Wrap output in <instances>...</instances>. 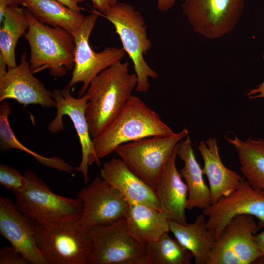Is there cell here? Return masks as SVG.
I'll return each mask as SVG.
<instances>
[{
	"label": "cell",
	"instance_id": "9c48e42d",
	"mask_svg": "<svg viewBox=\"0 0 264 264\" xmlns=\"http://www.w3.org/2000/svg\"><path fill=\"white\" fill-rule=\"evenodd\" d=\"M259 230L254 217L233 218L212 247L207 264H251L261 257L254 235Z\"/></svg>",
	"mask_w": 264,
	"mask_h": 264
},
{
	"label": "cell",
	"instance_id": "d6a6232c",
	"mask_svg": "<svg viewBox=\"0 0 264 264\" xmlns=\"http://www.w3.org/2000/svg\"><path fill=\"white\" fill-rule=\"evenodd\" d=\"M62 3L71 10L75 11L80 12L81 7L79 6L80 3L85 2L86 0H56Z\"/></svg>",
	"mask_w": 264,
	"mask_h": 264
},
{
	"label": "cell",
	"instance_id": "ffe728a7",
	"mask_svg": "<svg viewBox=\"0 0 264 264\" xmlns=\"http://www.w3.org/2000/svg\"><path fill=\"white\" fill-rule=\"evenodd\" d=\"M176 154L184 163L180 173L188 190L186 209L202 210L211 204L210 190L204 180L202 169L196 158L189 135L178 143Z\"/></svg>",
	"mask_w": 264,
	"mask_h": 264
},
{
	"label": "cell",
	"instance_id": "5b68a950",
	"mask_svg": "<svg viewBox=\"0 0 264 264\" xmlns=\"http://www.w3.org/2000/svg\"><path fill=\"white\" fill-rule=\"evenodd\" d=\"M100 15L113 25L123 49L132 62L137 78L135 91L148 92L150 88L149 78L155 79L158 76L144 57L152 44L148 37L147 26L142 15L132 5L119 2Z\"/></svg>",
	"mask_w": 264,
	"mask_h": 264
},
{
	"label": "cell",
	"instance_id": "8992f818",
	"mask_svg": "<svg viewBox=\"0 0 264 264\" xmlns=\"http://www.w3.org/2000/svg\"><path fill=\"white\" fill-rule=\"evenodd\" d=\"M27 185L14 192L15 205L24 215L38 223H49L64 220L80 219L83 203L79 198H70L54 193L31 170L24 173Z\"/></svg>",
	"mask_w": 264,
	"mask_h": 264
},
{
	"label": "cell",
	"instance_id": "7a4b0ae2",
	"mask_svg": "<svg viewBox=\"0 0 264 264\" xmlns=\"http://www.w3.org/2000/svg\"><path fill=\"white\" fill-rule=\"evenodd\" d=\"M29 27L24 35L30 47L28 61L33 74L48 69L54 77H61L73 69L75 41L73 36L59 26L44 24L25 8Z\"/></svg>",
	"mask_w": 264,
	"mask_h": 264
},
{
	"label": "cell",
	"instance_id": "7c38bea8",
	"mask_svg": "<svg viewBox=\"0 0 264 264\" xmlns=\"http://www.w3.org/2000/svg\"><path fill=\"white\" fill-rule=\"evenodd\" d=\"M70 91V89L65 88L52 91L57 113L54 119L49 124L48 130L53 133L63 131L65 128L63 116L67 115L69 117L79 137L82 151L81 162L77 167L73 168V171L81 173L84 183L87 184L89 180L88 166L94 163L99 166L101 162L94 148L86 117L88 95L86 92L83 96L76 98L71 95Z\"/></svg>",
	"mask_w": 264,
	"mask_h": 264
},
{
	"label": "cell",
	"instance_id": "1f68e13d",
	"mask_svg": "<svg viewBox=\"0 0 264 264\" xmlns=\"http://www.w3.org/2000/svg\"><path fill=\"white\" fill-rule=\"evenodd\" d=\"M264 61V55H263ZM246 95L250 99L264 98V81L256 88L249 90Z\"/></svg>",
	"mask_w": 264,
	"mask_h": 264
},
{
	"label": "cell",
	"instance_id": "5bb4252c",
	"mask_svg": "<svg viewBox=\"0 0 264 264\" xmlns=\"http://www.w3.org/2000/svg\"><path fill=\"white\" fill-rule=\"evenodd\" d=\"M202 214L207 217V227L215 232L216 239L230 220L240 215L256 218L260 230L264 228V194L244 179L231 194L203 209Z\"/></svg>",
	"mask_w": 264,
	"mask_h": 264
},
{
	"label": "cell",
	"instance_id": "ba28073f",
	"mask_svg": "<svg viewBox=\"0 0 264 264\" xmlns=\"http://www.w3.org/2000/svg\"><path fill=\"white\" fill-rule=\"evenodd\" d=\"M89 231L93 247L89 264H147L145 245L131 234L126 218Z\"/></svg>",
	"mask_w": 264,
	"mask_h": 264
},
{
	"label": "cell",
	"instance_id": "7402d4cb",
	"mask_svg": "<svg viewBox=\"0 0 264 264\" xmlns=\"http://www.w3.org/2000/svg\"><path fill=\"white\" fill-rule=\"evenodd\" d=\"M126 218L131 234L144 245L170 231L166 214L145 204L129 203Z\"/></svg>",
	"mask_w": 264,
	"mask_h": 264
},
{
	"label": "cell",
	"instance_id": "836d02e7",
	"mask_svg": "<svg viewBox=\"0 0 264 264\" xmlns=\"http://www.w3.org/2000/svg\"><path fill=\"white\" fill-rule=\"evenodd\" d=\"M177 0H157V9L161 12H166L171 9Z\"/></svg>",
	"mask_w": 264,
	"mask_h": 264
},
{
	"label": "cell",
	"instance_id": "f546056e",
	"mask_svg": "<svg viewBox=\"0 0 264 264\" xmlns=\"http://www.w3.org/2000/svg\"><path fill=\"white\" fill-rule=\"evenodd\" d=\"M93 7L103 14L118 2V0H91Z\"/></svg>",
	"mask_w": 264,
	"mask_h": 264
},
{
	"label": "cell",
	"instance_id": "4fadbf2b",
	"mask_svg": "<svg viewBox=\"0 0 264 264\" xmlns=\"http://www.w3.org/2000/svg\"><path fill=\"white\" fill-rule=\"evenodd\" d=\"M77 197L83 203L80 221L88 230L126 218L129 208V203L121 192L98 176L84 187Z\"/></svg>",
	"mask_w": 264,
	"mask_h": 264
},
{
	"label": "cell",
	"instance_id": "d6986e66",
	"mask_svg": "<svg viewBox=\"0 0 264 264\" xmlns=\"http://www.w3.org/2000/svg\"><path fill=\"white\" fill-rule=\"evenodd\" d=\"M198 149L204 163L203 175L209 182L211 204H213L235 191L244 178L224 165L215 138H210L205 142L201 141Z\"/></svg>",
	"mask_w": 264,
	"mask_h": 264
},
{
	"label": "cell",
	"instance_id": "2e32d148",
	"mask_svg": "<svg viewBox=\"0 0 264 264\" xmlns=\"http://www.w3.org/2000/svg\"><path fill=\"white\" fill-rule=\"evenodd\" d=\"M37 222L22 214L11 199L0 197V233L32 264H47L36 242Z\"/></svg>",
	"mask_w": 264,
	"mask_h": 264
},
{
	"label": "cell",
	"instance_id": "ac0fdd59",
	"mask_svg": "<svg viewBox=\"0 0 264 264\" xmlns=\"http://www.w3.org/2000/svg\"><path fill=\"white\" fill-rule=\"evenodd\" d=\"M100 176L119 190L129 203L143 204L161 211L154 190L132 172L121 158L105 162Z\"/></svg>",
	"mask_w": 264,
	"mask_h": 264
},
{
	"label": "cell",
	"instance_id": "4316f807",
	"mask_svg": "<svg viewBox=\"0 0 264 264\" xmlns=\"http://www.w3.org/2000/svg\"><path fill=\"white\" fill-rule=\"evenodd\" d=\"M168 233L145 244L147 264H190L192 253Z\"/></svg>",
	"mask_w": 264,
	"mask_h": 264
},
{
	"label": "cell",
	"instance_id": "cb8c5ba5",
	"mask_svg": "<svg viewBox=\"0 0 264 264\" xmlns=\"http://www.w3.org/2000/svg\"><path fill=\"white\" fill-rule=\"evenodd\" d=\"M236 149L243 177L264 194V139L225 138Z\"/></svg>",
	"mask_w": 264,
	"mask_h": 264
},
{
	"label": "cell",
	"instance_id": "8fae6325",
	"mask_svg": "<svg viewBox=\"0 0 264 264\" xmlns=\"http://www.w3.org/2000/svg\"><path fill=\"white\" fill-rule=\"evenodd\" d=\"M244 5L243 0H184L181 6L195 32L216 39L234 28Z\"/></svg>",
	"mask_w": 264,
	"mask_h": 264
},
{
	"label": "cell",
	"instance_id": "277c9868",
	"mask_svg": "<svg viewBox=\"0 0 264 264\" xmlns=\"http://www.w3.org/2000/svg\"><path fill=\"white\" fill-rule=\"evenodd\" d=\"M35 239L47 264H89L93 241L80 219L37 223Z\"/></svg>",
	"mask_w": 264,
	"mask_h": 264
},
{
	"label": "cell",
	"instance_id": "d4e9b609",
	"mask_svg": "<svg viewBox=\"0 0 264 264\" xmlns=\"http://www.w3.org/2000/svg\"><path fill=\"white\" fill-rule=\"evenodd\" d=\"M0 56L7 68L16 66L15 48L19 38L29 27L25 8L8 6L0 21Z\"/></svg>",
	"mask_w": 264,
	"mask_h": 264
},
{
	"label": "cell",
	"instance_id": "30bf717a",
	"mask_svg": "<svg viewBox=\"0 0 264 264\" xmlns=\"http://www.w3.org/2000/svg\"><path fill=\"white\" fill-rule=\"evenodd\" d=\"M99 14L95 11L86 16L80 29L73 36L75 48L74 66L71 78L65 88L70 89L75 84L82 83L79 91V97L86 92L91 80L101 71L121 61L125 57L123 48L106 47L99 52L94 51L91 47L89 39Z\"/></svg>",
	"mask_w": 264,
	"mask_h": 264
},
{
	"label": "cell",
	"instance_id": "6da1fadb",
	"mask_svg": "<svg viewBox=\"0 0 264 264\" xmlns=\"http://www.w3.org/2000/svg\"><path fill=\"white\" fill-rule=\"evenodd\" d=\"M137 84L129 71V63L119 61L107 67L90 82L86 114L90 135L103 133L121 113Z\"/></svg>",
	"mask_w": 264,
	"mask_h": 264
},
{
	"label": "cell",
	"instance_id": "e0dca14e",
	"mask_svg": "<svg viewBox=\"0 0 264 264\" xmlns=\"http://www.w3.org/2000/svg\"><path fill=\"white\" fill-rule=\"evenodd\" d=\"M177 145L170 155L154 190L161 210L168 220L186 225L188 190L176 166Z\"/></svg>",
	"mask_w": 264,
	"mask_h": 264
},
{
	"label": "cell",
	"instance_id": "83f0119b",
	"mask_svg": "<svg viewBox=\"0 0 264 264\" xmlns=\"http://www.w3.org/2000/svg\"><path fill=\"white\" fill-rule=\"evenodd\" d=\"M27 179L14 167L0 165V184L13 192L22 191L27 185Z\"/></svg>",
	"mask_w": 264,
	"mask_h": 264
},
{
	"label": "cell",
	"instance_id": "e575fe53",
	"mask_svg": "<svg viewBox=\"0 0 264 264\" xmlns=\"http://www.w3.org/2000/svg\"><path fill=\"white\" fill-rule=\"evenodd\" d=\"M9 6H19L22 5L21 0H3Z\"/></svg>",
	"mask_w": 264,
	"mask_h": 264
},
{
	"label": "cell",
	"instance_id": "52a82bcc",
	"mask_svg": "<svg viewBox=\"0 0 264 264\" xmlns=\"http://www.w3.org/2000/svg\"><path fill=\"white\" fill-rule=\"evenodd\" d=\"M189 135L183 128L169 136H153L119 145L115 150L136 176L154 189L166 163L177 144Z\"/></svg>",
	"mask_w": 264,
	"mask_h": 264
},
{
	"label": "cell",
	"instance_id": "603a6c76",
	"mask_svg": "<svg viewBox=\"0 0 264 264\" xmlns=\"http://www.w3.org/2000/svg\"><path fill=\"white\" fill-rule=\"evenodd\" d=\"M22 5L41 23L61 27L73 35L81 27L85 17L56 0H21Z\"/></svg>",
	"mask_w": 264,
	"mask_h": 264
},
{
	"label": "cell",
	"instance_id": "3957f363",
	"mask_svg": "<svg viewBox=\"0 0 264 264\" xmlns=\"http://www.w3.org/2000/svg\"><path fill=\"white\" fill-rule=\"evenodd\" d=\"M159 115L137 96L132 95L119 115L98 137L92 139L100 159L120 145L153 136L174 134Z\"/></svg>",
	"mask_w": 264,
	"mask_h": 264
},
{
	"label": "cell",
	"instance_id": "44dd1931",
	"mask_svg": "<svg viewBox=\"0 0 264 264\" xmlns=\"http://www.w3.org/2000/svg\"><path fill=\"white\" fill-rule=\"evenodd\" d=\"M169 230L180 243L193 254L196 264H207L215 232L208 228L203 214L198 215L192 223L186 225L168 220Z\"/></svg>",
	"mask_w": 264,
	"mask_h": 264
},
{
	"label": "cell",
	"instance_id": "9a60e30c",
	"mask_svg": "<svg viewBox=\"0 0 264 264\" xmlns=\"http://www.w3.org/2000/svg\"><path fill=\"white\" fill-rule=\"evenodd\" d=\"M12 99L24 106L39 105L43 107H55L52 91L31 71L27 53L23 52L20 63L15 67L7 68L0 56V102Z\"/></svg>",
	"mask_w": 264,
	"mask_h": 264
},
{
	"label": "cell",
	"instance_id": "484cf974",
	"mask_svg": "<svg viewBox=\"0 0 264 264\" xmlns=\"http://www.w3.org/2000/svg\"><path fill=\"white\" fill-rule=\"evenodd\" d=\"M11 112V108L8 102L4 100L0 105V148L2 152L13 149H18L26 153L43 165L60 171L71 173L72 166L64 159L59 157H46L31 150L25 147L17 138L12 131L8 120Z\"/></svg>",
	"mask_w": 264,
	"mask_h": 264
},
{
	"label": "cell",
	"instance_id": "4dcf8cb0",
	"mask_svg": "<svg viewBox=\"0 0 264 264\" xmlns=\"http://www.w3.org/2000/svg\"><path fill=\"white\" fill-rule=\"evenodd\" d=\"M254 240L261 254V257L255 263L264 264V230L255 234L254 235Z\"/></svg>",
	"mask_w": 264,
	"mask_h": 264
},
{
	"label": "cell",
	"instance_id": "f1b7e54d",
	"mask_svg": "<svg viewBox=\"0 0 264 264\" xmlns=\"http://www.w3.org/2000/svg\"><path fill=\"white\" fill-rule=\"evenodd\" d=\"M22 253L13 246H4L0 250V264H28Z\"/></svg>",
	"mask_w": 264,
	"mask_h": 264
}]
</instances>
